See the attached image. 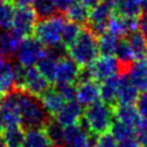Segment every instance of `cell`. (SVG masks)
I'll return each mask as SVG.
<instances>
[{
  "instance_id": "e0dca14e",
  "label": "cell",
  "mask_w": 147,
  "mask_h": 147,
  "mask_svg": "<svg viewBox=\"0 0 147 147\" xmlns=\"http://www.w3.org/2000/svg\"><path fill=\"white\" fill-rule=\"evenodd\" d=\"M138 29V21L137 20H131V18H125L119 15H113L111 18L109 20L107 31L110 33L117 36L118 38L129 36L132 32H136Z\"/></svg>"
},
{
  "instance_id": "7c38bea8",
  "label": "cell",
  "mask_w": 147,
  "mask_h": 147,
  "mask_svg": "<svg viewBox=\"0 0 147 147\" xmlns=\"http://www.w3.org/2000/svg\"><path fill=\"white\" fill-rule=\"evenodd\" d=\"M93 141L88 131L79 124L63 127V147H92Z\"/></svg>"
},
{
  "instance_id": "9a60e30c",
  "label": "cell",
  "mask_w": 147,
  "mask_h": 147,
  "mask_svg": "<svg viewBox=\"0 0 147 147\" xmlns=\"http://www.w3.org/2000/svg\"><path fill=\"white\" fill-rule=\"evenodd\" d=\"M125 75L139 93L147 92V61H134L130 63Z\"/></svg>"
},
{
  "instance_id": "ee69618b",
  "label": "cell",
  "mask_w": 147,
  "mask_h": 147,
  "mask_svg": "<svg viewBox=\"0 0 147 147\" xmlns=\"http://www.w3.org/2000/svg\"><path fill=\"white\" fill-rule=\"evenodd\" d=\"M0 147H7V145L5 144L3 138H2V136H1V134H0Z\"/></svg>"
},
{
  "instance_id": "cb8c5ba5",
  "label": "cell",
  "mask_w": 147,
  "mask_h": 147,
  "mask_svg": "<svg viewBox=\"0 0 147 147\" xmlns=\"http://www.w3.org/2000/svg\"><path fill=\"white\" fill-rule=\"evenodd\" d=\"M15 87V75H14V63L8 59L0 62V93L3 95Z\"/></svg>"
},
{
  "instance_id": "d590c367",
  "label": "cell",
  "mask_w": 147,
  "mask_h": 147,
  "mask_svg": "<svg viewBox=\"0 0 147 147\" xmlns=\"http://www.w3.org/2000/svg\"><path fill=\"white\" fill-rule=\"evenodd\" d=\"M134 139L140 147H147V118H141L134 127Z\"/></svg>"
},
{
  "instance_id": "8fae6325",
  "label": "cell",
  "mask_w": 147,
  "mask_h": 147,
  "mask_svg": "<svg viewBox=\"0 0 147 147\" xmlns=\"http://www.w3.org/2000/svg\"><path fill=\"white\" fill-rule=\"evenodd\" d=\"M49 88V82L36 68H26L24 79L20 91H24L32 96L40 98Z\"/></svg>"
},
{
  "instance_id": "1f68e13d",
  "label": "cell",
  "mask_w": 147,
  "mask_h": 147,
  "mask_svg": "<svg viewBox=\"0 0 147 147\" xmlns=\"http://www.w3.org/2000/svg\"><path fill=\"white\" fill-rule=\"evenodd\" d=\"M109 131H110L109 133L114 137V139L117 142L134 138V129L117 119H114V122L110 125Z\"/></svg>"
},
{
  "instance_id": "83f0119b",
  "label": "cell",
  "mask_w": 147,
  "mask_h": 147,
  "mask_svg": "<svg viewBox=\"0 0 147 147\" xmlns=\"http://www.w3.org/2000/svg\"><path fill=\"white\" fill-rule=\"evenodd\" d=\"M119 40L121 38L110 33L109 31L102 32L101 34H99V38H98L99 53L106 56H114Z\"/></svg>"
},
{
  "instance_id": "4dcf8cb0",
  "label": "cell",
  "mask_w": 147,
  "mask_h": 147,
  "mask_svg": "<svg viewBox=\"0 0 147 147\" xmlns=\"http://www.w3.org/2000/svg\"><path fill=\"white\" fill-rule=\"evenodd\" d=\"M15 6L8 0H0V30L11 29L14 16H15Z\"/></svg>"
},
{
  "instance_id": "ffe728a7",
  "label": "cell",
  "mask_w": 147,
  "mask_h": 147,
  "mask_svg": "<svg viewBox=\"0 0 147 147\" xmlns=\"http://www.w3.org/2000/svg\"><path fill=\"white\" fill-rule=\"evenodd\" d=\"M126 41L129 44L133 62L134 61H147V40L144 36L136 31L127 36Z\"/></svg>"
},
{
  "instance_id": "ac0fdd59",
  "label": "cell",
  "mask_w": 147,
  "mask_h": 147,
  "mask_svg": "<svg viewBox=\"0 0 147 147\" xmlns=\"http://www.w3.org/2000/svg\"><path fill=\"white\" fill-rule=\"evenodd\" d=\"M139 96V91L131 83L125 74L118 76V94L117 101L119 105H136Z\"/></svg>"
},
{
  "instance_id": "7a4b0ae2",
  "label": "cell",
  "mask_w": 147,
  "mask_h": 147,
  "mask_svg": "<svg viewBox=\"0 0 147 147\" xmlns=\"http://www.w3.org/2000/svg\"><path fill=\"white\" fill-rule=\"evenodd\" d=\"M17 102L21 116V125L26 129H41L48 122V115L45 111L40 100L24 91L17 90Z\"/></svg>"
},
{
  "instance_id": "2e32d148",
  "label": "cell",
  "mask_w": 147,
  "mask_h": 147,
  "mask_svg": "<svg viewBox=\"0 0 147 147\" xmlns=\"http://www.w3.org/2000/svg\"><path fill=\"white\" fill-rule=\"evenodd\" d=\"M62 56L61 49H47L36 67L49 83H53L56 65Z\"/></svg>"
},
{
  "instance_id": "30bf717a",
  "label": "cell",
  "mask_w": 147,
  "mask_h": 147,
  "mask_svg": "<svg viewBox=\"0 0 147 147\" xmlns=\"http://www.w3.org/2000/svg\"><path fill=\"white\" fill-rule=\"evenodd\" d=\"M37 15L32 7H17L11 29L22 38L29 37L37 24Z\"/></svg>"
},
{
  "instance_id": "bcb514c9",
  "label": "cell",
  "mask_w": 147,
  "mask_h": 147,
  "mask_svg": "<svg viewBox=\"0 0 147 147\" xmlns=\"http://www.w3.org/2000/svg\"><path fill=\"white\" fill-rule=\"evenodd\" d=\"M138 1H139V2L141 3V6H142L144 3H146V2H147V0H138Z\"/></svg>"
},
{
  "instance_id": "7dc6e473",
  "label": "cell",
  "mask_w": 147,
  "mask_h": 147,
  "mask_svg": "<svg viewBox=\"0 0 147 147\" xmlns=\"http://www.w3.org/2000/svg\"><path fill=\"white\" fill-rule=\"evenodd\" d=\"M0 95H1V93H0Z\"/></svg>"
},
{
  "instance_id": "74e56055",
  "label": "cell",
  "mask_w": 147,
  "mask_h": 147,
  "mask_svg": "<svg viewBox=\"0 0 147 147\" xmlns=\"http://www.w3.org/2000/svg\"><path fill=\"white\" fill-rule=\"evenodd\" d=\"M116 146H117V141L114 139V137L110 133L106 132L98 136V138L94 139L92 147H116Z\"/></svg>"
},
{
  "instance_id": "b9f144b4",
  "label": "cell",
  "mask_w": 147,
  "mask_h": 147,
  "mask_svg": "<svg viewBox=\"0 0 147 147\" xmlns=\"http://www.w3.org/2000/svg\"><path fill=\"white\" fill-rule=\"evenodd\" d=\"M80 3H83L85 7H87L88 9L94 8L95 6H98L102 0H78Z\"/></svg>"
},
{
  "instance_id": "ba28073f",
  "label": "cell",
  "mask_w": 147,
  "mask_h": 147,
  "mask_svg": "<svg viewBox=\"0 0 147 147\" xmlns=\"http://www.w3.org/2000/svg\"><path fill=\"white\" fill-rule=\"evenodd\" d=\"M114 6L111 0H102L98 6L90 9L88 14V25L90 30L95 34H101L107 31L109 20L114 15Z\"/></svg>"
},
{
  "instance_id": "e575fe53",
  "label": "cell",
  "mask_w": 147,
  "mask_h": 147,
  "mask_svg": "<svg viewBox=\"0 0 147 147\" xmlns=\"http://www.w3.org/2000/svg\"><path fill=\"white\" fill-rule=\"evenodd\" d=\"M114 56L117 59V61L121 64H124V65L125 64L129 65L130 63L133 62L132 54H131V51H130V47H129V44H127L126 39H121L119 40Z\"/></svg>"
},
{
  "instance_id": "4316f807",
  "label": "cell",
  "mask_w": 147,
  "mask_h": 147,
  "mask_svg": "<svg viewBox=\"0 0 147 147\" xmlns=\"http://www.w3.org/2000/svg\"><path fill=\"white\" fill-rule=\"evenodd\" d=\"M64 13H65V17L69 22L80 25L88 21L90 9L87 7H85L83 3H80L78 0H76L64 10Z\"/></svg>"
},
{
  "instance_id": "f1b7e54d",
  "label": "cell",
  "mask_w": 147,
  "mask_h": 147,
  "mask_svg": "<svg viewBox=\"0 0 147 147\" xmlns=\"http://www.w3.org/2000/svg\"><path fill=\"white\" fill-rule=\"evenodd\" d=\"M7 147H23L25 132L21 126L7 127L1 133Z\"/></svg>"
},
{
  "instance_id": "8d00e7d4",
  "label": "cell",
  "mask_w": 147,
  "mask_h": 147,
  "mask_svg": "<svg viewBox=\"0 0 147 147\" xmlns=\"http://www.w3.org/2000/svg\"><path fill=\"white\" fill-rule=\"evenodd\" d=\"M56 91L64 99L65 102L74 101L76 99V86L74 84H62L56 85Z\"/></svg>"
},
{
  "instance_id": "d4e9b609",
  "label": "cell",
  "mask_w": 147,
  "mask_h": 147,
  "mask_svg": "<svg viewBox=\"0 0 147 147\" xmlns=\"http://www.w3.org/2000/svg\"><path fill=\"white\" fill-rule=\"evenodd\" d=\"M118 94V76L101 82L100 85V99L102 102L113 107L117 101Z\"/></svg>"
},
{
  "instance_id": "836d02e7",
  "label": "cell",
  "mask_w": 147,
  "mask_h": 147,
  "mask_svg": "<svg viewBox=\"0 0 147 147\" xmlns=\"http://www.w3.org/2000/svg\"><path fill=\"white\" fill-rule=\"evenodd\" d=\"M80 31H82L80 25L67 21L65 26H64V30H63V36H62L63 46L68 48V47L76 40V38L79 36Z\"/></svg>"
},
{
  "instance_id": "60d3db41",
  "label": "cell",
  "mask_w": 147,
  "mask_h": 147,
  "mask_svg": "<svg viewBox=\"0 0 147 147\" xmlns=\"http://www.w3.org/2000/svg\"><path fill=\"white\" fill-rule=\"evenodd\" d=\"M57 10H61V11H64L72 2H75L76 0H53Z\"/></svg>"
},
{
  "instance_id": "5bb4252c",
  "label": "cell",
  "mask_w": 147,
  "mask_h": 147,
  "mask_svg": "<svg viewBox=\"0 0 147 147\" xmlns=\"http://www.w3.org/2000/svg\"><path fill=\"white\" fill-rule=\"evenodd\" d=\"M83 107L76 101H69L65 102L64 106L61 108V110L55 115V121L63 127L78 124L80 119L83 118Z\"/></svg>"
},
{
  "instance_id": "6da1fadb",
  "label": "cell",
  "mask_w": 147,
  "mask_h": 147,
  "mask_svg": "<svg viewBox=\"0 0 147 147\" xmlns=\"http://www.w3.org/2000/svg\"><path fill=\"white\" fill-rule=\"evenodd\" d=\"M65 23V18L57 14L41 18L34 26V38L48 49H62L64 47L62 36Z\"/></svg>"
},
{
  "instance_id": "d6a6232c",
  "label": "cell",
  "mask_w": 147,
  "mask_h": 147,
  "mask_svg": "<svg viewBox=\"0 0 147 147\" xmlns=\"http://www.w3.org/2000/svg\"><path fill=\"white\" fill-rule=\"evenodd\" d=\"M32 9L34 10L36 15L41 18L53 16L57 11V8L53 0H33Z\"/></svg>"
},
{
  "instance_id": "f546056e",
  "label": "cell",
  "mask_w": 147,
  "mask_h": 147,
  "mask_svg": "<svg viewBox=\"0 0 147 147\" xmlns=\"http://www.w3.org/2000/svg\"><path fill=\"white\" fill-rule=\"evenodd\" d=\"M42 129L54 147H63V126L56 121H48Z\"/></svg>"
},
{
  "instance_id": "9c48e42d",
  "label": "cell",
  "mask_w": 147,
  "mask_h": 147,
  "mask_svg": "<svg viewBox=\"0 0 147 147\" xmlns=\"http://www.w3.org/2000/svg\"><path fill=\"white\" fill-rule=\"evenodd\" d=\"M80 67L69 56H62L56 65L53 83L56 85L62 84H75L80 79Z\"/></svg>"
},
{
  "instance_id": "d6986e66",
  "label": "cell",
  "mask_w": 147,
  "mask_h": 147,
  "mask_svg": "<svg viewBox=\"0 0 147 147\" xmlns=\"http://www.w3.org/2000/svg\"><path fill=\"white\" fill-rule=\"evenodd\" d=\"M111 2L117 15L125 18L137 20L144 11L142 6L138 0H111Z\"/></svg>"
},
{
  "instance_id": "52a82bcc",
  "label": "cell",
  "mask_w": 147,
  "mask_h": 147,
  "mask_svg": "<svg viewBox=\"0 0 147 147\" xmlns=\"http://www.w3.org/2000/svg\"><path fill=\"white\" fill-rule=\"evenodd\" d=\"M0 119L3 125V130L13 126H21L16 91H10L0 98Z\"/></svg>"
},
{
  "instance_id": "484cf974",
  "label": "cell",
  "mask_w": 147,
  "mask_h": 147,
  "mask_svg": "<svg viewBox=\"0 0 147 147\" xmlns=\"http://www.w3.org/2000/svg\"><path fill=\"white\" fill-rule=\"evenodd\" d=\"M23 147H54L48 140L44 129H28Z\"/></svg>"
},
{
  "instance_id": "8992f818",
  "label": "cell",
  "mask_w": 147,
  "mask_h": 147,
  "mask_svg": "<svg viewBox=\"0 0 147 147\" xmlns=\"http://www.w3.org/2000/svg\"><path fill=\"white\" fill-rule=\"evenodd\" d=\"M45 52L44 45L34 37H25L16 51V63L24 68H33L38 64Z\"/></svg>"
},
{
  "instance_id": "4fadbf2b",
  "label": "cell",
  "mask_w": 147,
  "mask_h": 147,
  "mask_svg": "<svg viewBox=\"0 0 147 147\" xmlns=\"http://www.w3.org/2000/svg\"><path fill=\"white\" fill-rule=\"evenodd\" d=\"M82 107H88L100 101V85L92 79H80L76 86V99Z\"/></svg>"
},
{
  "instance_id": "7bdbcfd3",
  "label": "cell",
  "mask_w": 147,
  "mask_h": 147,
  "mask_svg": "<svg viewBox=\"0 0 147 147\" xmlns=\"http://www.w3.org/2000/svg\"><path fill=\"white\" fill-rule=\"evenodd\" d=\"M11 2L14 5H16L17 7H30V5H32L33 0H11Z\"/></svg>"
},
{
  "instance_id": "f6af8a7d",
  "label": "cell",
  "mask_w": 147,
  "mask_h": 147,
  "mask_svg": "<svg viewBox=\"0 0 147 147\" xmlns=\"http://www.w3.org/2000/svg\"><path fill=\"white\" fill-rule=\"evenodd\" d=\"M5 59H7V56H6V55H5V54H3V53L0 51V62H1L2 60H5Z\"/></svg>"
},
{
  "instance_id": "3957f363",
  "label": "cell",
  "mask_w": 147,
  "mask_h": 147,
  "mask_svg": "<svg viewBox=\"0 0 147 147\" xmlns=\"http://www.w3.org/2000/svg\"><path fill=\"white\" fill-rule=\"evenodd\" d=\"M68 56L79 67L87 68L98 56V38L90 29H83L76 40L68 47Z\"/></svg>"
},
{
  "instance_id": "277c9868",
  "label": "cell",
  "mask_w": 147,
  "mask_h": 147,
  "mask_svg": "<svg viewBox=\"0 0 147 147\" xmlns=\"http://www.w3.org/2000/svg\"><path fill=\"white\" fill-rule=\"evenodd\" d=\"M114 119V108L102 101H98L85 108L83 114V126L90 133L100 136L109 131Z\"/></svg>"
},
{
  "instance_id": "44dd1931",
  "label": "cell",
  "mask_w": 147,
  "mask_h": 147,
  "mask_svg": "<svg viewBox=\"0 0 147 147\" xmlns=\"http://www.w3.org/2000/svg\"><path fill=\"white\" fill-rule=\"evenodd\" d=\"M22 39L13 29L0 30V51L7 57L15 55Z\"/></svg>"
},
{
  "instance_id": "5b68a950",
  "label": "cell",
  "mask_w": 147,
  "mask_h": 147,
  "mask_svg": "<svg viewBox=\"0 0 147 147\" xmlns=\"http://www.w3.org/2000/svg\"><path fill=\"white\" fill-rule=\"evenodd\" d=\"M121 63L115 56H98L84 72L80 75V79H92L96 83L118 76L121 71Z\"/></svg>"
},
{
  "instance_id": "603a6c76",
  "label": "cell",
  "mask_w": 147,
  "mask_h": 147,
  "mask_svg": "<svg viewBox=\"0 0 147 147\" xmlns=\"http://www.w3.org/2000/svg\"><path fill=\"white\" fill-rule=\"evenodd\" d=\"M40 102L45 109V111L47 113V115H56L61 108L64 106L65 101L64 99L60 95V93L55 90H51L48 88L41 96H40Z\"/></svg>"
},
{
  "instance_id": "f35d334b",
  "label": "cell",
  "mask_w": 147,
  "mask_h": 147,
  "mask_svg": "<svg viewBox=\"0 0 147 147\" xmlns=\"http://www.w3.org/2000/svg\"><path fill=\"white\" fill-rule=\"evenodd\" d=\"M136 108L142 118H147V92L139 94L136 102Z\"/></svg>"
},
{
  "instance_id": "ab89813d",
  "label": "cell",
  "mask_w": 147,
  "mask_h": 147,
  "mask_svg": "<svg viewBox=\"0 0 147 147\" xmlns=\"http://www.w3.org/2000/svg\"><path fill=\"white\" fill-rule=\"evenodd\" d=\"M138 29L140 30L139 32L144 36V38L147 40V14L142 15V17L138 21Z\"/></svg>"
},
{
  "instance_id": "7402d4cb",
  "label": "cell",
  "mask_w": 147,
  "mask_h": 147,
  "mask_svg": "<svg viewBox=\"0 0 147 147\" xmlns=\"http://www.w3.org/2000/svg\"><path fill=\"white\" fill-rule=\"evenodd\" d=\"M114 116H115V119L133 129L137 126V124L142 118L140 114L138 113L134 105H118L114 109Z\"/></svg>"
}]
</instances>
